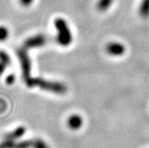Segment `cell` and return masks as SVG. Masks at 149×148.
I'll return each mask as SVG.
<instances>
[{"instance_id":"cell-9","label":"cell","mask_w":149,"mask_h":148,"mask_svg":"<svg viewBox=\"0 0 149 148\" xmlns=\"http://www.w3.org/2000/svg\"><path fill=\"white\" fill-rule=\"evenodd\" d=\"M113 0H99L97 5V8L100 11H105L111 6Z\"/></svg>"},{"instance_id":"cell-13","label":"cell","mask_w":149,"mask_h":148,"mask_svg":"<svg viewBox=\"0 0 149 148\" xmlns=\"http://www.w3.org/2000/svg\"><path fill=\"white\" fill-rule=\"evenodd\" d=\"M6 67H7V66H6V64H4L2 62H0V76L2 75V73L5 72Z\"/></svg>"},{"instance_id":"cell-6","label":"cell","mask_w":149,"mask_h":148,"mask_svg":"<svg viewBox=\"0 0 149 148\" xmlns=\"http://www.w3.org/2000/svg\"><path fill=\"white\" fill-rule=\"evenodd\" d=\"M83 120L78 114H73L69 116L68 120V126L72 130H78L83 126Z\"/></svg>"},{"instance_id":"cell-15","label":"cell","mask_w":149,"mask_h":148,"mask_svg":"<svg viewBox=\"0 0 149 148\" xmlns=\"http://www.w3.org/2000/svg\"><path fill=\"white\" fill-rule=\"evenodd\" d=\"M6 103H5L2 100H0V112H2V111H3L4 110H6Z\"/></svg>"},{"instance_id":"cell-1","label":"cell","mask_w":149,"mask_h":148,"mask_svg":"<svg viewBox=\"0 0 149 148\" xmlns=\"http://www.w3.org/2000/svg\"><path fill=\"white\" fill-rule=\"evenodd\" d=\"M40 87L41 89L47 92H53L55 94H63L66 93L68 88L66 85L56 81L45 80L42 78H32V80L29 85V88L33 87Z\"/></svg>"},{"instance_id":"cell-11","label":"cell","mask_w":149,"mask_h":148,"mask_svg":"<svg viewBox=\"0 0 149 148\" xmlns=\"http://www.w3.org/2000/svg\"><path fill=\"white\" fill-rule=\"evenodd\" d=\"M9 32L7 27L4 26H0V42L6 41L7 38L8 37Z\"/></svg>"},{"instance_id":"cell-12","label":"cell","mask_w":149,"mask_h":148,"mask_svg":"<svg viewBox=\"0 0 149 148\" xmlns=\"http://www.w3.org/2000/svg\"><path fill=\"white\" fill-rule=\"evenodd\" d=\"M15 81V77L14 74H9L6 77V82L8 85H12Z\"/></svg>"},{"instance_id":"cell-5","label":"cell","mask_w":149,"mask_h":148,"mask_svg":"<svg viewBox=\"0 0 149 148\" xmlns=\"http://www.w3.org/2000/svg\"><path fill=\"white\" fill-rule=\"evenodd\" d=\"M106 52L112 56H121L125 53L126 48L120 42H110L105 47Z\"/></svg>"},{"instance_id":"cell-14","label":"cell","mask_w":149,"mask_h":148,"mask_svg":"<svg viewBox=\"0 0 149 148\" xmlns=\"http://www.w3.org/2000/svg\"><path fill=\"white\" fill-rule=\"evenodd\" d=\"M33 0H21V3L24 6H30Z\"/></svg>"},{"instance_id":"cell-10","label":"cell","mask_w":149,"mask_h":148,"mask_svg":"<svg viewBox=\"0 0 149 148\" xmlns=\"http://www.w3.org/2000/svg\"><path fill=\"white\" fill-rule=\"evenodd\" d=\"M0 62L3 63L4 64H6L7 67L11 64V58L9 57L8 54L6 51H0Z\"/></svg>"},{"instance_id":"cell-4","label":"cell","mask_w":149,"mask_h":148,"mask_svg":"<svg viewBox=\"0 0 149 148\" xmlns=\"http://www.w3.org/2000/svg\"><path fill=\"white\" fill-rule=\"evenodd\" d=\"M47 42V38L43 34H37L25 40L24 43V48L27 49H34L43 46Z\"/></svg>"},{"instance_id":"cell-7","label":"cell","mask_w":149,"mask_h":148,"mask_svg":"<svg viewBox=\"0 0 149 148\" xmlns=\"http://www.w3.org/2000/svg\"><path fill=\"white\" fill-rule=\"evenodd\" d=\"M25 129L24 127L23 126H20V127L17 128L16 129L14 130L13 131H11L10 133L6 134L5 136H4L3 139L5 140H11V141H14L15 139L21 137L22 135H24L25 134Z\"/></svg>"},{"instance_id":"cell-2","label":"cell","mask_w":149,"mask_h":148,"mask_svg":"<svg viewBox=\"0 0 149 148\" xmlns=\"http://www.w3.org/2000/svg\"><path fill=\"white\" fill-rule=\"evenodd\" d=\"M55 26L57 30V42L65 47L70 45L73 36L67 21L61 17L56 18L55 20Z\"/></svg>"},{"instance_id":"cell-8","label":"cell","mask_w":149,"mask_h":148,"mask_svg":"<svg viewBox=\"0 0 149 148\" xmlns=\"http://www.w3.org/2000/svg\"><path fill=\"white\" fill-rule=\"evenodd\" d=\"M139 15L143 18L149 17V0H142L139 7Z\"/></svg>"},{"instance_id":"cell-3","label":"cell","mask_w":149,"mask_h":148,"mask_svg":"<svg viewBox=\"0 0 149 148\" xmlns=\"http://www.w3.org/2000/svg\"><path fill=\"white\" fill-rule=\"evenodd\" d=\"M17 55L19 58L20 63H21V70H22V76L26 86L28 87L30 85V82L32 80L31 77V63H30V58L29 55L26 52V50L25 48L20 49L17 50Z\"/></svg>"}]
</instances>
